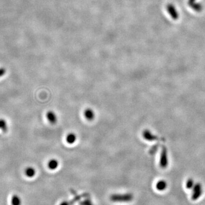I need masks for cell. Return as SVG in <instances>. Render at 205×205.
<instances>
[{"label": "cell", "instance_id": "6da1fadb", "mask_svg": "<svg viewBox=\"0 0 205 205\" xmlns=\"http://www.w3.org/2000/svg\"><path fill=\"white\" fill-rule=\"evenodd\" d=\"M133 195L132 193L125 194H113L111 195L110 200L113 202L125 203L129 202L133 200Z\"/></svg>", "mask_w": 205, "mask_h": 205}, {"label": "cell", "instance_id": "7a4b0ae2", "mask_svg": "<svg viewBox=\"0 0 205 205\" xmlns=\"http://www.w3.org/2000/svg\"><path fill=\"white\" fill-rule=\"evenodd\" d=\"M166 10L173 20H177L179 18V13L176 9L174 5H173L172 4H168L166 6Z\"/></svg>", "mask_w": 205, "mask_h": 205}, {"label": "cell", "instance_id": "3957f363", "mask_svg": "<svg viewBox=\"0 0 205 205\" xmlns=\"http://www.w3.org/2000/svg\"><path fill=\"white\" fill-rule=\"evenodd\" d=\"M202 194V187L200 184L198 183L195 184L193 187V193L192 194L191 198L193 200H198Z\"/></svg>", "mask_w": 205, "mask_h": 205}, {"label": "cell", "instance_id": "277c9868", "mask_svg": "<svg viewBox=\"0 0 205 205\" xmlns=\"http://www.w3.org/2000/svg\"><path fill=\"white\" fill-rule=\"evenodd\" d=\"M168 165V160H167V152L165 148L162 149L161 153V160H160V166L161 168H165Z\"/></svg>", "mask_w": 205, "mask_h": 205}, {"label": "cell", "instance_id": "5b68a950", "mask_svg": "<svg viewBox=\"0 0 205 205\" xmlns=\"http://www.w3.org/2000/svg\"><path fill=\"white\" fill-rule=\"evenodd\" d=\"M84 115L87 120L89 121L93 120L95 118V113L92 109L87 108L84 112Z\"/></svg>", "mask_w": 205, "mask_h": 205}, {"label": "cell", "instance_id": "8992f818", "mask_svg": "<svg viewBox=\"0 0 205 205\" xmlns=\"http://www.w3.org/2000/svg\"><path fill=\"white\" fill-rule=\"evenodd\" d=\"M46 117L49 122L52 124H55L57 122V116L53 111H49L46 114Z\"/></svg>", "mask_w": 205, "mask_h": 205}, {"label": "cell", "instance_id": "52a82bcc", "mask_svg": "<svg viewBox=\"0 0 205 205\" xmlns=\"http://www.w3.org/2000/svg\"><path fill=\"white\" fill-rule=\"evenodd\" d=\"M143 136H144V138L148 141H153L157 139V137L156 136H155L154 135H153L151 132H149L148 130H145L144 131Z\"/></svg>", "mask_w": 205, "mask_h": 205}, {"label": "cell", "instance_id": "ba28073f", "mask_svg": "<svg viewBox=\"0 0 205 205\" xmlns=\"http://www.w3.org/2000/svg\"><path fill=\"white\" fill-rule=\"evenodd\" d=\"M59 166L58 161L56 159H51L48 162V167L50 170L54 171L57 169Z\"/></svg>", "mask_w": 205, "mask_h": 205}, {"label": "cell", "instance_id": "9c48e42d", "mask_svg": "<svg viewBox=\"0 0 205 205\" xmlns=\"http://www.w3.org/2000/svg\"><path fill=\"white\" fill-rule=\"evenodd\" d=\"M76 136L74 133H70L66 137V142L69 144H73L76 142Z\"/></svg>", "mask_w": 205, "mask_h": 205}, {"label": "cell", "instance_id": "30bf717a", "mask_svg": "<svg viewBox=\"0 0 205 205\" xmlns=\"http://www.w3.org/2000/svg\"><path fill=\"white\" fill-rule=\"evenodd\" d=\"M25 175L27 176L29 178H32L33 177L36 173V171L34 169V168L32 167H28L24 171Z\"/></svg>", "mask_w": 205, "mask_h": 205}, {"label": "cell", "instance_id": "8fae6325", "mask_svg": "<svg viewBox=\"0 0 205 205\" xmlns=\"http://www.w3.org/2000/svg\"><path fill=\"white\" fill-rule=\"evenodd\" d=\"M83 197V195H78L76 197L73 198V200H72L71 201H64L62 202L59 205H73L78 200H80Z\"/></svg>", "mask_w": 205, "mask_h": 205}, {"label": "cell", "instance_id": "7c38bea8", "mask_svg": "<svg viewBox=\"0 0 205 205\" xmlns=\"http://www.w3.org/2000/svg\"><path fill=\"white\" fill-rule=\"evenodd\" d=\"M167 187V183L165 181L161 180L158 181L156 184V189L159 191L165 190Z\"/></svg>", "mask_w": 205, "mask_h": 205}, {"label": "cell", "instance_id": "4fadbf2b", "mask_svg": "<svg viewBox=\"0 0 205 205\" xmlns=\"http://www.w3.org/2000/svg\"><path fill=\"white\" fill-rule=\"evenodd\" d=\"M191 8L193 9V10L197 11V12H200L202 9H203V6L200 3V2H196L195 3H194L193 4L190 6Z\"/></svg>", "mask_w": 205, "mask_h": 205}, {"label": "cell", "instance_id": "5bb4252c", "mask_svg": "<svg viewBox=\"0 0 205 205\" xmlns=\"http://www.w3.org/2000/svg\"><path fill=\"white\" fill-rule=\"evenodd\" d=\"M11 202L12 205H21V200L17 195H14L12 197Z\"/></svg>", "mask_w": 205, "mask_h": 205}, {"label": "cell", "instance_id": "9a60e30c", "mask_svg": "<svg viewBox=\"0 0 205 205\" xmlns=\"http://www.w3.org/2000/svg\"><path fill=\"white\" fill-rule=\"evenodd\" d=\"M0 129L4 132H6L8 131L7 124L4 119H0Z\"/></svg>", "mask_w": 205, "mask_h": 205}, {"label": "cell", "instance_id": "2e32d148", "mask_svg": "<svg viewBox=\"0 0 205 205\" xmlns=\"http://www.w3.org/2000/svg\"><path fill=\"white\" fill-rule=\"evenodd\" d=\"M194 181L192 179H189L186 182V188H187L189 189H192L194 187Z\"/></svg>", "mask_w": 205, "mask_h": 205}, {"label": "cell", "instance_id": "e0dca14e", "mask_svg": "<svg viewBox=\"0 0 205 205\" xmlns=\"http://www.w3.org/2000/svg\"><path fill=\"white\" fill-rule=\"evenodd\" d=\"M81 205H93L92 202L89 200H84L81 203Z\"/></svg>", "mask_w": 205, "mask_h": 205}, {"label": "cell", "instance_id": "ac0fdd59", "mask_svg": "<svg viewBox=\"0 0 205 205\" xmlns=\"http://www.w3.org/2000/svg\"><path fill=\"white\" fill-rule=\"evenodd\" d=\"M6 70L5 69L3 68H0V77H1L2 76H3L5 73Z\"/></svg>", "mask_w": 205, "mask_h": 205}, {"label": "cell", "instance_id": "d6986e66", "mask_svg": "<svg viewBox=\"0 0 205 205\" xmlns=\"http://www.w3.org/2000/svg\"><path fill=\"white\" fill-rule=\"evenodd\" d=\"M196 2H197V0H188L187 4H188V5H189V6H190V5L193 4L194 3H195Z\"/></svg>", "mask_w": 205, "mask_h": 205}]
</instances>
